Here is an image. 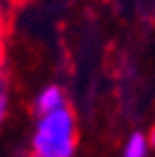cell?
Returning a JSON list of instances; mask_svg holds the SVG:
<instances>
[{"label": "cell", "mask_w": 155, "mask_h": 157, "mask_svg": "<svg viewBox=\"0 0 155 157\" xmlns=\"http://www.w3.org/2000/svg\"><path fill=\"white\" fill-rule=\"evenodd\" d=\"M59 107H64V94H61V90L57 85L46 87L40 96H37V111H40L42 116L59 109Z\"/></svg>", "instance_id": "7a4b0ae2"}, {"label": "cell", "mask_w": 155, "mask_h": 157, "mask_svg": "<svg viewBox=\"0 0 155 157\" xmlns=\"http://www.w3.org/2000/svg\"><path fill=\"white\" fill-rule=\"evenodd\" d=\"M33 157H37V155H33Z\"/></svg>", "instance_id": "ba28073f"}, {"label": "cell", "mask_w": 155, "mask_h": 157, "mask_svg": "<svg viewBox=\"0 0 155 157\" xmlns=\"http://www.w3.org/2000/svg\"><path fill=\"white\" fill-rule=\"evenodd\" d=\"M2 55H5V48H2V37H0V68H2Z\"/></svg>", "instance_id": "5b68a950"}, {"label": "cell", "mask_w": 155, "mask_h": 157, "mask_svg": "<svg viewBox=\"0 0 155 157\" xmlns=\"http://www.w3.org/2000/svg\"><path fill=\"white\" fill-rule=\"evenodd\" d=\"M0 26H2V11H0Z\"/></svg>", "instance_id": "52a82bcc"}, {"label": "cell", "mask_w": 155, "mask_h": 157, "mask_svg": "<svg viewBox=\"0 0 155 157\" xmlns=\"http://www.w3.org/2000/svg\"><path fill=\"white\" fill-rule=\"evenodd\" d=\"M5 111H7V96L0 92V122H2V118H5Z\"/></svg>", "instance_id": "277c9868"}, {"label": "cell", "mask_w": 155, "mask_h": 157, "mask_svg": "<svg viewBox=\"0 0 155 157\" xmlns=\"http://www.w3.org/2000/svg\"><path fill=\"white\" fill-rule=\"evenodd\" d=\"M144 155H146V140H144V135L133 133L129 144H127V148H125V157H144Z\"/></svg>", "instance_id": "3957f363"}, {"label": "cell", "mask_w": 155, "mask_h": 157, "mask_svg": "<svg viewBox=\"0 0 155 157\" xmlns=\"http://www.w3.org/2000/svg\"><path fill=\"white\" fill-rule=\"evenodd\" d=\"M151 144L155 146V129H153V133H151Z\"/></svg>", "instance_id": "8992f818"}, {"label": "cell", "mask_w": 155, "mask_h": 157, "mask_svg": "<svg viewBox=\"0 0 155 157\" xmlns=\"http://www.w3.org/2000/svg\"><path fill=\"white\" fill-rule=\"evenodd\" d=\"M33 146L37 157H72L74 116L66 105L42 116L35 129Z\"/></svg>", "instance_id": "6da1fadb"}]
</instances>
